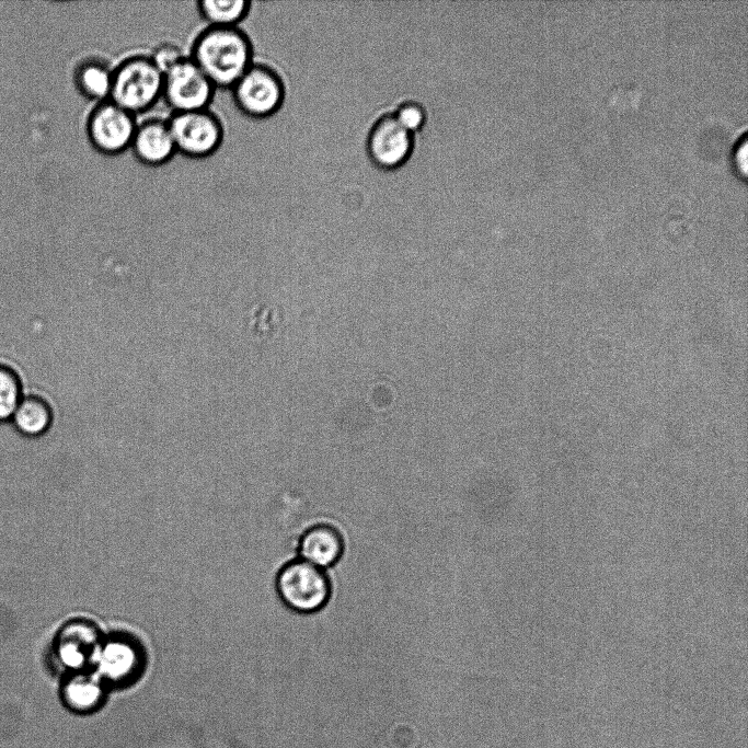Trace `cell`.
I'll return each instance as SVG.
<instances>
[{
    "mask_svg": "<svg viewBox=\"0 0 748 748\" xmlns=\"http://www.w3.org/2000/svg\"><path fill=\"white\" fill-rule=\"evenodd\" d=\"M189 58L216 89L230 90L254 64L253 45L239 26H207L195 37Z\"/></svg>",
    "mask_w": 748,
    "mask_h": 748,
    "instance_id": "obj_1",
    "label": "cell"
},
{
    "mask_svg": "<svg viewBox=\"0 0 748 748\" xmlns=\"http://www.w3.org/2000/svg\"><path fill=\"white\" fill-rule=\"evenodd\" d=\"M162 87L163 72L150 56H130L113 69L108 101L137 116L162 99Z\"/></svg>",
    "mask_w": 748,
    "mask_h": 748,
    "instance_id": "obj_2",
    "label": "cell"
},
{
    "mask_svg": "<svg viewBox=\"0 0 748 748\" xmlns=\"http://www.w3.org/2000/svg\"><path fill=\"white\" fill-rule=\"evenodd\" d=\"M276 590L289 609L312 613L329 601L331 584L323 569L299 559L280 568L276 576Z\"/></svg>",
    "mask_w": 748,
    "mask_h": 748,
    "instance_id": "obj_3",
    "label": "cell"
},
{
    "mask_svg": "<svg viewBox=\"0 0 748 748\" xmlns=\"http://www.w3.org/2000/svg\"><path fill=\"white\" fill-rule=\"evenodd\" d=\"M237 107L246 116L266 118L284 104L286 87L271 66L254 62L230 89Z\"/></svg>",
    "mask_w": 748,
    "mask_h": 748,
    "instance_id": "obj_4",
    "label": "cell"
},
{
    "mask_svg": "<svg viewBox=\"0 0 748 748\" xmlns=\"http://www.w3.org/2000/svg\"><path fill=\"white\" fill-rule=\"evenodd\" d=\"M146 656L134 637L117 633L103 636L94 655L92 670L108 686L131 683L141 675Z\"/></svg>",
    "mask_w": 748,
    "mask_h": 748,
    "instance_id": "obj_5",
    "label": "cell"
},
{
    "mask_svg": "<svg viewBox=\"0 0 748 748\" xmlns=\"http://www.w3.org/2000/svg\"><path fill=\"white\" fill-rule=\"evenodd\" d=\"M176 152L194 159L206 158L223 140V126L209 108L173 113L168 119Z\"/></svg>",
    "mask_w": 748,
    "mask_h": 748,
    "instance_id": "obj_6",
    "label": "cell"
},
{
    "mask_svg": "<svg viewBox=\"0 0 748 748\" xmlns=\"http://www.w3.org/2000/svg\"><path fill=\"white\" fill-rule=\"evenodd\" d=\"M216 88L199 67L183 57L163 72L162 99L173 113L208 108Z\"/></svg>",
    "mask_w": 748,
    "mask_h": 748,
    "instance_id": "obj_7",
    "label": "cell"
},
{
    "mask_svg": "<svg viewBox=\"0 0 748 748\" xmlns=\"http://www.w3.org/2000/svg\"><path fill=\"white\" fill-rule=\"evenodd\" d=\"M415 134L405 128L392 112L380 114L366 136V153L370 162L384 171L404 165L414 152Z\"/></svg>",
    "mask_w": 748,
    "mask_h": 748,
    "instance_id": "obj_8",
    "label": "cell"
},
{
    "mask_svg": "<svg viewBox=\"0 0 748 748\" xmlns=\"http://www.w3.org/2000/svg\"><path fill=\"white\" fill-rule=\"evenodd\" d=\"M102 638L99 628L91 621L77 619L67 622L51 644L54 668L64 676L91 669Z\"/></svg>",
    "mask_w": 748,
    "mask_h": 748,
    "instance_id": "obj_9",
    "label": "cell"
},
{
    "mask_svg": "<svg viewBox=\"0 0 748 748\" xmlns=\"http://www.w3.org/2000/svg\"><path fill=\"white\" fill-rule=\"evenodd\" d=\"M136 116L111 101L97 103L87 120L91 145L104 154H118L130 149L137 128Z\"/></svg>",
    "mask_w": 748,
    "mask_h": 748,
    "instance_id": "obj_10",
    "label": "cell"
},
{
    "mask_svg": "<svg viewBox=\"0 0 748 748\" xmlns=\"http://www.w3.org/2000/svg\"><path fill=\"white\" fill-rule=\"evenodd\" d=\"M130 149L147 165L166 163L176 153L168 120L150 118L137 125Z\"/></svg>",
    "mask_w": 748,
    "mask_h": 748,
    "instance_id": "obj_11",
    "label": "cell"
},
{
    "mask_svg": "<svg viewBox=\"0 0 748 748\" xmlns=\"http://www.w3.org/2000/svg\"><path fill=\"white\" fill-rule=\"evenodd\" d=\"M106 688L105 682L92 669H87L64 677L60 699L72 712L90 713L103 703Z\"/></svg>",
    "mask_w": 748,
    "mask_h": 748,
    "instance_id": "obj_12",
    "label": "cell"
},
{
    "mask_svg": "<svg viewBox=\"0 0 748 748\" xmlns=\"http://www.w3.org/2000/svg\"><path fill=\"white\" fill-rule=\"evenodd\" d=\"M298 549L300 560L324 569L338 562L343 554L344 542L334 527L317 525L301 536Z\"/></svg>",
    "mask_w": 748,
    "mask_h": 748,
    "instance_id": "obj_13",
    "label": "cell"
},
{
    "mask_svg": "<svg viewBox=\"0 0 748 748\" xmlns=\"http://www.w3.org/2000/svg\"><path fill=\"white\" fill-rule=\"evenodd\" d=\"M53 422V407L39 394L23 395L10 419L12 427L26 438L43 436L50 429Z\"/></svg>",
    "mask_w": 748,
    "mask_h": 748,
    "instance_id": "obj_14",
    "label": "cell"
},
{
    "mask_svg": "<svg viewBox=\"0 0 748 748\" xmlns=\"http://www.w3.org/2000/svg\"><path fill=\"white\" fill-rule=\"evenodd\" d=\"M113 69L93 59L81 62L74 71V83L80 93L97 103L110 100Z\"/></svg>",
    "mask_w": 748,
    "mask_h": 748,
    "instance_id": "obj_15",
    "label": "cell"
},
{
    "mask_svg": "<svg viewBox=\"0 0 748 748\" xmlns=\"http://www.w3.org/2000/svg\"><path fill=\"white\" fill-rule=\"evenodd\" d=\"M252 2L246 0H200L197 10L211 27H238L248 16Z\"/></svg>",
    "mask_w": 748,
    "mask_h": 748,
    "instance_id": "obj_16",
    "label": "cell"
},
{
    "mask_svg": "<svg viewBox=\"0 0 748 748\" xmlns=\"http://www.w3.org/2000/svg\"><path fill=\"white\" fill-rule=\"evenodd\" d=\"M23 395V382L18 371L0 364V423L10 422Z\"/></svg>",
    "mask_w": 748,
    "mask_h": 748,
    "instance_id": "obj_17",
    "label": "cell"
},
{
    "mask_svg": "<svg viewBox=\"0 0 748 748\" xmlns=\"http://www.w3.org/2000/svg\"><path fill=\"white\" fill-rule=\"evenodd\" d=\"M392 113L405 128L414 134L422 129L427 122L425 106L415 100L402 101Z\"/></svg>",
    "mask_w": 748,
    "mask_h": 748,
    "instance_id": "obj_18",
    "label": "cell"
},
{
    "mask_svg": "<svg viewBox=\"0 0 748 748\" xmlns=\"http://www.w3.org/2000/svg\"><path fill=\"white\" fill-rule=\"evenodd\" d=\"M184 57L179 47L172 44L159 46L150 56L157 67L164 72Z\"/></svg>",
    "mask_w": 748,
    "mask_h": 748,
    "instance_id": "obj_19",
    "label": "cell"
},
{
    "mask_svg": "<svg viewBox=\"0 0 748 748\" xmlns=\"http://www.w3.org/2000/svg\"><path fill=\"white\" fill-rule=\"evenodd\" d=\"M732 163L737 173L745 176L747 171V139L744 130L736 139L732 151Z\"/></svg>",
    "mask_w": 748,
    "mask_h": 748,
    "instance_id": "obj_20",
    "label": "cell"
}]
</instances>
